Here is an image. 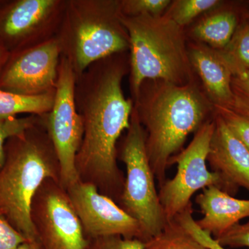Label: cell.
Instances as JSON below:
<instances>
[{"instance_id":"cell-1","label":"cell","mask_w":249,"mask_h":249,"mask_svg":"<svg viewBox=\"0 0 249 249\" xmlns=\"http://www.w3.org/2000/svg\"><path fill=\"white\" fill-rule=\"evenodd\" d=\"M93 62L76 76L75 104L83 124V142L76 157L78 178L91 183L118 204L124 177L117 163V142L128 129L133 101L124 97L127 71L122 54Z\"/></svg>"},{"instance_id":"cell-2","label":"cell","mask_w":249,"mask_h":249,"mask_svg":"<svg viewBox=\"0 0 249 249\" xmlns=\"http://www.w3.org/2000/svg\"><path fill=\"white\" fill-rule=\"evenodd\" d=\"M212 104L193 83H142L134 111L145 130L147 158L160 188L166 180L170 159L207 121Z\"/></svg>"},{"instance_id":"cell-3","label":"cell","mask_w":249,"mask_h":249,"mask_svg":"<svg viewBox=\"0 0 249 249\" xmlns=\"http://www.w3.org/2000/svg\"><path fill=\"white\" fill-rule=\"evenodd\" d=\"M49 178L60 183V165L43 114L37 124L6 141L4 161L0 167V214L36 244L31 204Z\"/></svg>"},{"instance_id":"cell-4","label":"cell","mask_w":249,"mask_h":249,"mask_svg":"<svg viewBox=\"0 0 249 249\" xmlns=\"http://www.w3.org/2000/svg\"><path fill=\"white\" fill-rule=\"evenodd\" d=\"M121 19L129 36L134 99L145 80H162L177 85L192 83L191 62L182 27L167 15L121 14Z\"/></svg>"},{"instance_id":"cell-5","label":"cell","mask_w":249,"mask_h":249,"mask_svg":"<svg viewBox=\"0 0 249 249\" xmlns=\"http://www.w3.org/2000/svg\"><path fill=\"white\" fill-rule=\"evenodd\" d=\"M121 16L120 1L67 0L55 37L62 56L71 64L76 76L93 62L129 49Z\"/></svg>"},{"instance_id":"cell-6","label":"cell","mask_w":249,"mask_h":249,"mask_svg":"<svg viewBox=\"0 0 249 249\" xmlns=\"http://www.w3.org/2000/svg\"><path fill=\"white\" fill-rule=\"evenodd\" d=\"M118 159L125 166L124 186L118 205L140 225L144 242L160 234L167 221L147 158L145 132L132 111L130 124Z\"/></svg>"},{"instance_id":"cell-7","label":"cell","mask_w":249,"mask_h":249,"mask_svg":"<svg viewBox=\"0 0 249 249\" xmlns=\"http://www.w3.org/2000/svg\"><path fill=\"white\" fill-rule=\"evenodd\" d=\"M76 74L71 64L60 57L53 108L45 114L46 128L60 165V184L67 190L80 178L76 157L83 137V124L74 99Z\"/></svg>"},{"instance_id":"cell-8","label":"cell","mask_w":249,"mask_h":249,"mask_svg":"<svg viewBox=\"0 0 249 249\" xmlns=\"http://www.w3.org/2000/svg\"><path fill=\"white\" fill-rule=\"evenodd\" d=\"M214 129V119L206 121L196 131L189 145L170 159L168 165H177V173L171 179L165 180L159 191L167 222L192 204V196L196 192L211 186L219 187V178L207 166Z\"/></svg>"},{"instance_id":"cell-9","label":"cell","mask_w":249,"mask_h":249,"mask_svg":"<svg viewBox=\"0 0 249 249\" xmlns=\"http://www.w3.org/2000/svg\"><path fill=\"white\" fill-rule=\"evenodd\" d=\"M31 219L39 249H86L88 240L66 190L49 178L37 191Z\"/></svg>"},{"instance_id":"cell-10","label":"cell","mask_w":249,"mask_h":249,"mask_svg":"<svg viewBox=\"0 0 249 249\" xmlns=\"http://www.w3.org/2000/svg\"><path fill=\"white\" fill-rule=\"evenodd\" d=\"M67 0H1L0 40L10 53L55 37Z\"/></svg>"},{"instance_id":"cell-11","label":"cell","mask_w":249,"mask_h":249,"mask_svg":"<svg viewBox=\"0 0 249 249\" xmlns=\"http://www.w3.org/2000/svg\"><path fill=\"white\" fill-rule=\"evenodd\" d=\"M60 57L56 37L11 53L0 76V90L29 96L55 92Z\"/></svg>"},{"instance_id":"cell-12","label":"cell","mask_w":249,"mask_h":249,"mask_svg":"<svg viewBox=\"0 0 249 249\" xmlns=\"http://www.w3.org/2000/svg\"><path fill=\"white\" fill-rule=\"evenodd\" d=\"M66 191L88 240L119 235L144 242L139 223L94 185L80 180Z\"/></svg>"},{"instance_id":"cell-13","label":"cell","mask_w":249,"mask_h":249,"mask_svg":"<svg viewBox=\"0 0 249 249\" xmlns=\"http://www.w3.org/2000/svg\"><path fill=\"white\" fill-rule=\"evenodd\" d=\"M207 163L219 178L218 188L231 196L239 188L249 191V150L229 131L217 114Z\"/></svg>"},{"instance_id":"cell-14","label":"cell","mask_w":249,"mask_h":249,"mask_svg":"<svg viewBox=\"0 0 249 249\" xmlns=\"http://www.w3.org/2000/svg\"><path fill=\"white\" fill-rule=\"evenodd\" d=\"M196 202L203 214L196 225L214 240L249 217V199H237L215 186L203 189Z\"/></svg>"},{"instance_id":"cell-15","label":"cell","mask_w":249,"mask_h":249,"mask_svg":"<svg viewBox=\"0 0 249 249\" xmlns=\"http://www.w3.org/2000/svg\"><path fill=\"white\" fill-rule=\"evenodd\" d=\"M189 57L213 102V105L229 106L233 98L232 71L220 53L198 47L192 49Z\"/></svg>"},{"instance_id":"cell-16","label":"cell","mask_w":249,"mask_h":249,"mask_svg":"<svg viewBox=\"0 0 249 249\" xmlns=\"http://www.w3.org/2000/svg\"><path fill=\"white\" fill-rule=\"evenodd\" d=\"M237 18L231 11L212 15L199 22L193 29L195 37L213 48L223 50L229 45L237 29Z\"/></svg>"},{"instance_id":"cell-17","label":"cell","mask_w":249,"mask_h":249,"mask_svg":"<svg viewBox=\"0 0 249 249\" xmlns=\"http://www.w3.org/2000/svg\"><path fill=\"white\" fill-rule=\"evenodd\" d=\"M55 92L29 96L0 90V119L17 117L21 114L43 115L53 108Z\"/></svg>"},{"instance_id":"cell-18","label":"cell","mask_w":249,"mask_h":249,"mask_svg":"<svg viewBox=\"0 0 249 249\" xmlns=\"http://www.w3.org/2000/svg\"><path fill=\"white\" fill-rule=\"evenodd\" d=\"M144 249H209L178 222H168L160 234L144 242Z\"/></svg>"},{"instance_id":"cell-19","label":"cell","mask_w":249,"mask_h":249,"mask_svg":"<svg viewBox=\"0 0 249 249\" xmlns=\"http://www.w3.org/2000/svg\"><path fill=\"white\" fill-rule=\"evenodd\" d=\"M219 52L232 73L237 70H249V24L235 31L231 40Z\"/></svg>"},{"instance_id":"cell-20","label":"cell","mask_w":249,"mask_h":249,"mask_svg":"<svg viewBox=\"0 0 249 249\" xmlns=\"http://www.w3.org/2000/svg\"><path fill=\"white\" fill-rule=\"evenodd\" d=\"M217 0H180L175 2L167 15L180 27L191 22L198 16L220 4Z\"/></svg>"},{"instance_id":"cell-21","label":"cell","mask_w":249,"mask_h":249,"mask_svg":"<svg viewBox=\"0 0 249 249\" xmlns=\"http://www.w3.org/2000/svg\"><path fill=\"white\" fill-rule=\"evenodd\" d=\"M231 88L233 98L227 107L249 118V70L232 72Z\"/></svg>"},{"instance_id":"cell-22","label":"cell","mask_w":249,"mask_h":249,"mask_svg":"<svg viewBox=\"0 0 249 249\" xmlns=\"http://www.w3.org/2000/svg\"><path fill=\"white\" fill-rule=\"evenodd\" d=\"M215 114L221 118L231 132L249 150V118L225 106L213 105Z\"/></svg>"},{"instance_id":"cell-23","label":"cell","mask_w":249,"mask_h":249,"mask_svg":"<svg viewBox=\"0 0 249 249\" xmlns=\"http://www.w3.org/2000/svg\"><path fill=\"white\" fill-rule=\"evenodd\" d=\"M40 117V115H29L22 118L0 119V167L4 161V145L6 141L37 124Z\"/></svg>"},{"instance_id":"cell-24","label":"cell","mask_w":249,"mask_h":249,"mask_svg":"<svg viewBox=\"0 0 249 249\" xmlns=\"http://www.w3.org/2000/svg\"><path fill=\"white\" fill-rule=\"evenodd\" d=\"M170 2L169 0H122L120 8L121 14L124 16H160Z\"/></svg>"},{"instance_id":"cell-25","label":"cell","mask_w":249,"mask_h":249,"mask_svg":"<svg viewBox=\"0 0 249 249\" xmlns=\"http://www.w3.org/2000/svg\"><path fill=\"white\" fill-rule=\"evenodd\" d=\"M194 211L193 209V204L188 205L183 210L182 212L175 218L185 229L190 232L196 240L205 246L209 249H227L218 243L210 234L201 230L200 228L196 225V220L193 217Z\"/></svg>"},{"instance_id":"cell-26","label":"cell","mask_w":249,"mask_h":249,"mask_svg":"<svg viewBox=\"0 0 249 249\" xmlns=\"http://www.w3.org/2000/svg\"><path fill=\"white\" fill-rule=\"evenodd\" d=\"M86 249H144V242L119 235L106 236L89 239Z\"/></svg>"},{"instance_id":"cell-27","label":"cell","mask_w":249,"mask_h":249,"mask_svg":"<svg viewBox=\"0 0 249 249\" xmlns=\"http://www.w3.org/2000/svg\"><path fill=\"white\" fill-rule=\"evenodd\" d=\"M216 240L225 248H249V220L244 224H236Z\"/></svg>"},{"instance_id":"cell-28","label":"cell","mask_w":249,"mask_h":249,"mask_svg":"<svg viewBox=\"0 0 249 249\" xmlns=\"http://www.w3.org/2000/svg\"><path fill=\"white\" fill-rule=\"evenodd\" d=\"M29 241L0 214V249H16Z\"/></svg>"},{"instance_id":"cell-29","label":"cell","mask_w":249,"mask_h":249,"mask_svg":"<svg viewBox=\"0 0 249 249\" xmlns=\"http://www.w3.org/2000/svg\"><path fill=\"white\" fill-rule=\"evenodd\" d=\"M10 55L11 53L0 40V76L2 73L5 65L9 60Z\"/></svg>"},{"instance_id":"cell-30","label":"cell","mask_w":249,"mask_h":249,"mask_svg":"<svg viewBox=\"0 0 249 249\" xmlns=\"http://www.w3.org/2000/svg\"><path fill=\"white\" fill-rule=\"evenodd\" d=\"M16 249H39L38 246L34 242H31L30 241H27L24 242L22 245L19 246Z\"/></svg>"},{"instance_id":"cell-31","label":"cell","mask_w":249,"mask_h":249,"mask_svg":"<svg viewBox=\"0 0 249 249\" xmlns=\"http://www.w3.org/2000/svg\"><path fill=\"white\" fill-rule=\"evenodd\" d=\"M0 1H1V0H0Z\"/></svg>"}]
</instances>
